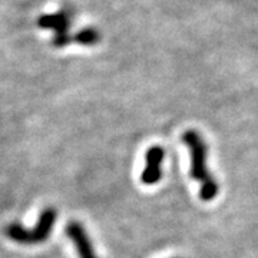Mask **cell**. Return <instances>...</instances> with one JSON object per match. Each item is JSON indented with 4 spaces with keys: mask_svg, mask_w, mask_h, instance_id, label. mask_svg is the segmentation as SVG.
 I'll return each instance as SVG.
<instances>
[{
    "mask_svg": "<svg viewBox=\"0 0 258 258\" xmlns=\"http://www.w3.org/2000/svg\"><path fill=\"white\" fill-rule=\"evenodd\" d=\"M182 141L191 155V178L200 182V198L205 203L212 201L218 194V184L207 166V144L197 131H186Z\"/></svg>",
    "mask_w": 258,
    "mask_h": 258,
    "instance_id": "cell-1",
    "label": "cell"
},
{
    "mask_svg": "<svg viewBox=\"0 0 258 258\" xmlns=\"http://www.w3.org/2000/svg\"><path fill=\"white\" fill-rule=\"evenodd\" d=\"M56 218H57V212L55 208H46L39 215V221L33 230H26L20 224H10L5 228V234L18 244H25V245L40 244L49 238Z\"/></svg>",
    "mask_w": 258,
    "mask_h": 258,
    "instance_id": "cell-2",
    "label": "cell"
},
{
    "mask_svg": "<svg viewBox=\"0 0 258 258\" xmlns=\"http://www.w3.org/2000/svg\"><path fill=\"white\" fill-rule=\"evenodd\" d=\"M66 235L75 244V247L78 249L79 258H99L96 255L95 249H93V245L92 242H91L89 235H88V232H86L85 227L81 222H69L68 227H66Z\"/></svg>",
    "mask_w": 258,
    "mask_h": 258,
    "instance_id": "cell-3",
    "label": "cell"
},
{
    "mask_svg": "<svg viewBox=\"0 0 258 258\" xmlns=\"http://www.w3.org/2000/svg\"><path fill=\"white\" fill-rule=\"evenodd\" d=\"M165 152L162 147H151L147 152V166L141 175V181L145 185H155L162 178V161Z\"/></svg>",
    "mask_w": 258,
    "mask_h": 258,
    "instance_id": "cell-4",
    "label": "cell"
}]
</instances>
